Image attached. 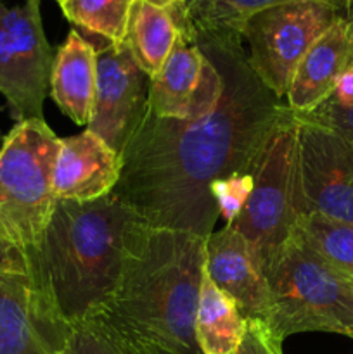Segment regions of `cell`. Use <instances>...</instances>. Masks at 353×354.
<instances>
[{
	"label": "cell",
	"mask_w": 353,
	"mask_h": 354,
	"mask_svg": "<svg viewBox=\"0 0 353 354\" xmlns=\"http://www.w3.org/2000/svg\"><path fill=\"white\" fill-rule=\"evenodd\" d=\"M179 35V26L170 7L156 6L149 0H135L123 44L135 64L152 78L175 48Z\"/></svg>",
	"instance_id": "e0dca14e"
},
{
	"label": "cell",
	"mask_w": 353,
	"mask_h": 354,
	"mask_svg": "<svg viewBox=\"0 0 353 354\" xmlns=\"http://www.w3.org/2000/svg\"><path fill=\"white\" fill-rule=\"evenodd\" d=\"M282 342L269 324L263 320H248L244 337L230 354H284Z\"/></svg>",
	"instance_id": "cb8c5ba5"
},
{
	"label": "cell",
	"mask_w": 353,
	"mask_h": 354,
	"mask_svg": "<svg viewBox=\"0 0 353 354\" xmlns=\"http://www.w3.org/2000/svg\"><path fill=\"white\" fill-rule=\"evenodd\" d=\"M249 173L251 196L241 214L225 227L248 242L266 275L301 218L307 216L300 180L298 118L286 104Z\"/></svg>",
	"instance_id": "5b68a950"
},
{
	"label": "cell",
	"mask_w": 353,
	"mask_h": 354,
	"mask_svg": "<svg viewBox=\"0 0 353 354\" xmlns=\"http://www.w3.org/2000/svg\"><path fill=\"white\" fill-rule=\"evenodd\" d=\"M144 225L114 190L87 203H55L42 242L28 258L69 325L92 318L113 296Z\"/></svg>",
	"instance_id": "3957f363"
},
{
	"label": "cell",
	"mask_w": 353,
	"mask_h": 354,
	"mask_svg": "<svg viewBox=\"0 0 353 354\" xmlns=\"http://www.w3.org/2000/svg\"><path fill=\"white\" fill-rule=\"evenodd\" d=\"M151 78L135 64L125 44L97 48V86L87 130L121 156L147 107Z\"/></svg>",
	"instance_id": "8fae6325"
},
{
	"label": "cell",
	"mask_w": 353,
	"mask_h": 354,
	"mask_svg": "<svg viewBox=\"0 0 353 354\" xmlns=\"http://www.w3.org/2000/svg\"><path fill=\"white\" fill-rule=\"evenodd\" d=\"M204 270L211 282L235 301L246 320L269 317V280L248 242L224 227L208 237Z\"/></svg>",
	"instance_id": "4fadbf2b"
},
{
	"label": "cell",
	"mask_w": 353,
	"mask_h": 354,
	"mask_svg": "<svg viewBox=\"0 0 353 354\" xmlns=\"http://www.w3.org/2000/svg\"><path fill=\"white\" fill-rule=\"evenodd\" d=\"M352 282H353V280H352Z\"/></svg>",
	"instance_id": "1f68e13d"
},
{
	"label": "cell",
	"mask_w": 353,
	"mask_h": 354,
	"mask_svg": "<svg viewBox=\"0 0 353 354\" xmlns=\"http://www.w3.org/2000/svg\"><path fill=\"white\" fill-rule=\"evenodd\" d=\"M248 320L230 296L218 289L204 270L196 311V339L201 354H230L244 337Z\"/></svg>",
	"instance_id": "ac0fdd59"
},
{
	"label": "cell",
	"mask_w": 353,
	"mask_h": 354,
	"mask_svg": "<svg viewBox=\"0 0 353 354\" xmlns=\"http://www.w3.org/2000/svg\"><path fill=\"white\" fill-rule=\"evenodd\" d=\"M221 92L220 69L196 41L180 33L170 57L151 78L147 109L165 120H196L215 109Z\"/></svg>",
	"instance_id": "7c38bea8"
},
{
	"label": "cell",
	"mask_w": 353,
	"mask_h": 354,
	"mask_svg": "<svg viewBox=\"0 0 353 354\" xmlns=\"http://www.w3.org/2000/svg\"><path fill=\"white\" fill-rule=\"evenodd\" d=\"M192 41L220 69V100L196 120H165L145 107L121 152L114 192L149 227L208 239L220 218L211 183L251 171L284 104L253 73L241 35Z\"/></svg>",
	"instance_id": "6da1fadb"
},
{
	"label": "cell",
	"mask_w": 353,
	"mask_h": 354,
	"mask_svg": "<svg viewBox=\"0 0 353 354\" xmlns=\"http://www.w3.org/2000/svg\"><path fill=\"white\" fill-rule=\"evenodd\" d=\"M265 324L286 339L303 332H329L353 339V282L325 261L294 232L266 272Z\"/></svg>",
	"instance_id": "277c9868"
},
{
	"label": "cell",
	"mask_w": 353,
	"mask_h": 354,
	"mask_svg": "<svg viewBox=\"0 0 353 354\" xmlns=\"http://www.w3.org/2000/svg\"><path fill=\"white\" fill-rule=\"evenodd\" d=\"M341 10L343 16L353 19V0H341Z\"/></svg>",
	"instance_id": "83f0119b"
},
{
	"label": "cell",
	"mask_w": 353,
	"mask_h": 354,
	"mask_svg": "<svg viewBox=\"0 0 353 354\" xmlns=\"http://www.w3.org/2000/svg\"><path fill=\"white\" fill-rule=\"evenodd\" d=\"M296 116L301 118V120L331 128V130L338 131V133L353 140V106L339 107L336 104L329 102V100H324L311 113L296 114Z\"/></svg>",
	"instance_id": "d4e9b609"
},
{
	"label": "cell",
	"mask_w": 353,
	"mask_h": 354,
	"mask_svg": "<svg viewBox=\"0 0 353 354\" xmlns=\"http://www.w3.org/2000/svg\"><path fill=\"white\" fill-rule=\"evenodd\" d=\"M121 175V156L90 130L59 140L54 168L57 201L99 199L113 192Z\"/></svg>",
	"instance_id": "5bb4252c"
},
{
	"label": "cell",
	"mask_w": 353,
	"mask_h": 354,
	"mask_svg": "<svg viewBox=\"0 0 353 354\" xmlns=\"http://www.w3.org/2000/svg\"><path fill=\"white\" fill-rule=\"evenodd\" d=\"M69 332L33 273H0V354H61Z\"/></svg>",
	"instance_id": "30bf717a"
},
{
	"label": "cell",
	"mask_w": 353,
	"mask_h": 354,
	"mask_svg": "<svg viewBox=\"0 0 353 354\" xmlns=\"http://www.w3.org/2000/svg\"><path fill=\"white\" fill-rule=\"evenodd\" d=\"M61 138L45 120L14 124L0 147V225L26 254L55 209L54 168Z\"/></svg>",
	"instance_id": "8992f818"
},
{
	"label": "cell",
	"mask_w": 353,
	"mask_h": 354,
	"mask_svg": "<svg viewBox=\"0 0 353 354\" xmlns=\"http://www.w3.org/2000/svg\"><path fill=\"white\" fill-rule=\"evenodd\" d=\"M253 190L251 173H234L211 183L210 192L217 204L218 216L230 225L241 214Z\"/></svg>",
	"instance_id": "7402d4cb"
},
{
	"label": "cell",
	"mask_w": 353,
	"mask_h": 354,
	"mask_svg": "<svg viewBox=\"0 0 353 354\" xmlns=\"http://www.w3.org/2000/svg\"><path fill=\"white\" fill-rule=\"evenodd\" d=\"M298 154L307 214L353 223L352 138L298 118Z\"/></svg>",
	"instance_id": "9c48e42d"
},
{
	"label": "cell",
	"mask_w": 353,
	"mask_h": 354,
	"mask_svg": "<svg viewBox=\"0 0 353 354\" xmlns=\"http://www.w3.org/2000/svg\"><path fill=\"white\" fill-rule=\"evenodd\" d=\"M289 2H301V0H201L192 6L173 3L168 7L173 12L180 33L192 40L199 35H239L242 24L256 12ZM325 2H334L341 7V0H325Z\"/></svg>",
	"instance_id": "d6986e66"
},
{
	"label": "cell",
	"mask_w": 353,
	"mask_h": 354,
	"mask_svg": "<svg viewBox=\"0 0 353 354\" xmlns=\"http://www.w3.org/2000/svg\"><path fill=\"white\" fill-rule=\"evenodd\" d=\"M350 66H353V19L339 16L298 66L287 90L286 106L294 114L311 113L331 95L339 76Z\"/></svg>",
	"instance_id": "9a60e30c"
},
{
	"label": "cell",
	"mask_w": 353,
	"mask_h": 354,
	"mask_svg": "<svg viewBox=\"0 0 353 354\" xmlns=\"http://www.w3.org/2000/svg\"><path fill=\"white\" fill-rule=\"evenodd\" d=\"M120 349H121V348H120Z\"/></svg>",
	"instance_id": "d6a6232c"
},
{
	"label": "cell",
	"mask_w": 353,
	"mask_h": 354,
	"mask_svg": "<svg viewBox=\"0 0 353 354\" xmlns=\"http://www.w3.org/2000/svg\"><path fill=\"white\" fill-rule=\"evenodd\" d=\"M339 16L338 3L301 0L260 10L242 24L239 35L248 45L249 66L277 99L287 95L300 62Z\"/></svg>",
	"instance_id": "52a82bcc"
},
{
	"label": "cell",
	"mask_w": 353,
	"mask_h": 354,
	"mask_svg": "<svg viewBox=\"0 0 353 354\" xmlns=\"http://www.w3.org/2000/svg\"><path fill=\"white\" fill-rule=\"evenodd\" d=\"M54 54L45 37L40 0H0V93L16 123L44 120Z\"/></svg>",
	"instance_id": "ba28073f"
},
{
	"label": "cell",
	"mask_w": 353,
	"mask_h": 354,
	"mask_svg": "<svg viewBox=\"0 0 353 354\" xmlns=\"http://www.w3.org/2000/svg\"><path fill=\"white\" fill-rule=\"evenodd\" d=\"M61 354H125L120 346L92 320L71 325Z\"/></svg>",
	"instance_id": "603a6c76"
},
{
	"label": "cell",
	"mask_w": 353,
	"mask_h": 354,
	"mask_svg": "<svg viewBox=\"0 0 353 354\" xmlns=\"http://www.w3.org/2000/svg\"><path fill=\"white\" fill-rule=\"evenodd\" d=\"M325 100H329V102L336 104L339 107L353 106V66H350L339 76V80L334 85V90H332V93Z\"/></svg>",
	"instance_id": "4316f807"
},
{
	"label": "cell",
	"mask_w": 353,
	"mask_h": 354,
	"mask_svg": "<svg viewBox=\"0 0 353 354\" xmlns=\"http://www.w3.org/2000/svg\"><path fill=\"white\" fill-rule=\"evenodd\" d=\"M206 241L144 225L113 296L89 320L125 354H201L196 311Z\"/></svg>",
	"instance_id": "7a4b0ae2"
},
{
	"label": "cell",
	"mask_w": 353,
	"mask_h": 354,
	"mask_svg": "<svg viewBox=\"0 0 353 354\" xmlns=\"http://www.w3.org/2000/svg\"><path fill=\"white\" fill-rule=\"evenodd\" d=\"M31 265L26 252L9 237L0 225V273H30Z\"/></svg>",
	"instance_id": "484cf974"
},
{
	"label": "cell",
	"mask_w": 353,
	"mask_h": 354,
	"mask_svg": "<svg viewBox=\"0 0 353 354\" xmlns=\"http://www.w3.org/2000/svg\"><path fill=\"white\" fill-rule=\"evenodd\" d=\"M97 86V48L78 30L69 31L54 55L51 75L52 100L76 124L87 127Z\"/></svg>",
	"instance_id": "2e32d148"
},
{
	"label": "cell",
	"mask_w": 353,
	"mask_h": 354,
	"mask_svg": "<svg viewBox=\"0 0 353 354\" xmlns=\"http://www.w3.org/2000/svg\"><path fill=\"white\" fill-rule=\"evenodd\" d=\"M149 2L156 3V6L168 7V6H173V3H185L187 0H149Z\"/></svg>",
	"instance_id": "f1b7e54d"
},
{
	"label": "cell",
	"mask_w": 353,
	"mask_h": 354,
	"mask_svg": "<svg viewBox=\"0 0 353 354\" xmlns=\"http://www.w3.org/2000/svg\"><path fill=\"white\" fill-rule=\"evenodd\" d=\"M298 230L325 261L353 280V223L310 213L301 218Z\"/></svg>",
	"instance_id": "44dd1931"
},
{
	"label": "cell",
	"mask_w": 353,
	"mask_h": 354,
	"mask_svg": "<svg viewBox=\"0 0 353 354\" xmlns=\"http://www.w3.org/2000/svg\"><path fill=\"white\" fill-rule=\"evenodd\" d=\"M197 2H201V0H187L185 6H192V3H197Z\"/></svg>",
	"instance_id": "f546056e"
},
{
	"label": "cell",
	"mask_w": 353,
	"mask_h": 354,
	"mask_svg": "<svg viewBox=\"0 0 353 354\" xmlns=\"http://www.w3.org/2000/svg\"><path fill=\"white\" fill-rule=\"evenodd\" d=\"M135 0H66L62 14L75 26L99 35L106 41L121 44Z\"/></svg>",
	"instance_id": "ffe728a7"
},
{
	"label": "cell",
	"mask_w": 353,
	"mask_h": 354,
	"mask_svg": "<svg viewBox=\"0 0 353 354\" xmlns=\"http://www.w3.org/2000/svg\"><path fill=\"white\" fill-rule=\"evenodd\" d=\"M55 2H57V3H59V6H61V3H64V2H66V0H55Z\"/></svg>",
	"instance_id": "4dcf8cb0"
}]
</instances>
